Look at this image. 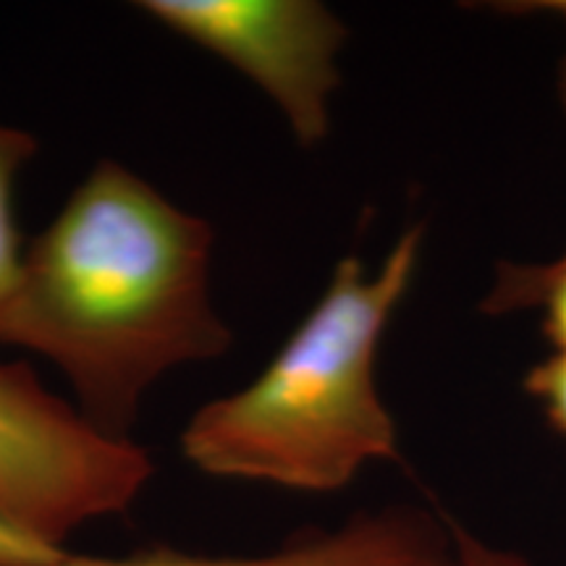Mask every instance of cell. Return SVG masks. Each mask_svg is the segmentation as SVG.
Returning a JSON list of instances; mask_svg holds the SVG:
<instances>
[{"label":"cell","mask_w":566,"mask_h":566,"mask_svg":"<svg viewBox=\"0 0 566 566\" xmlns=\"http://www.w3.org/2000/svg\"><path fill=\"white\" fill-rule=\"evenodd\" d=\"M212 244L205 218L101 160L24 250L6 344L59 367L92 428L129 438L163 375L231 349L210 296Z\"/></svg>","instance_id":"obj_1"},{"label":"cell","mask_w":566,"mask_h":566,"mask_svg":"<svg viewBox=\"0 0 566 566\" xmlns=\"http://www.w3.org/2000/svg\"><path fill=\"white\" fill-rule=\"evenodd\" d=\"M420 252L422 229L412 226L375 273L344 258L265 370L192 415L184 459L210 478L302 493L342 491L367 464L396 462L399 428L375 363Z\"/></svg>","instance_id":"obj_2"},{"label":"cell","mask_w":566,"mask_h":566,"mask_svg":"<svg viewBox=\"0 0 566 566\" xmlns=\"http://www.w3.org/2000/svg\"><path fill=\"white\" fill-rule=\"evenodd\" d=\"M155 464L132 438L105 436L27 365L0 363V512L40 543L129 512Z\"/></svg>","instance_id":"obj_3"},{"label":"cell","mask_w":566,"mask_h":566,"mask_svg":"<svg viewBox=\"0 0 566 566\" xmlns=\"http://www.w3.org/2000/svg\"><path fill=\"white\" fill-rule=\"evenodd\" d=\"M137 9L244 74L302 147L331 132L349 27L317 0H139Z\"/></svg>","instance_id":"obj_4"},{"label":"cell","mask_w":566,"mask_h":566,"mask_svg":"<svg viewBox=\"0 0 566 566\" xmlns=\"http://www.w3.org/2000/svg\"><path fill=\"white\" fill-rule=\"evenodd\" d=\"M24 566H459L446 520L412 506L357 514L328 533H313L263 556H200L174 548L129 556H74L61 551Z\"/></svg>","instance_id":"obj_5"},{"label":"cell","mask_w":566,"mask_h":566,"mask_svg":"<svg viewBox=\"0 0 566 566\" xmlns=\"http://www.w3.org/2000/svg\"><path fill=\"white\" fill-rule=\"evenodd\" d=\"M483 313L506 315L537 310L554 349H566V252L551 263H501Z\"/></svg>","instance_id":"obj_6"},{"label":"cell","mask_w":566,"mask_h":566,"mask_svg":"<svg viewBox=\"0 0 566 566\" xmlns=\"http://www.w3.org/2000/svg\"><path fill=\"white\" fill-rule=\"evenodd\" d=\"M38 153V139L17 126L0 124V344H6V328L13 300L19 292L24 247L13 218V187L21 168Z\"/></svg>","instance_id":"obj_7"},{"label":"cell","mask_w":566,"mask_h":566,"mask_svg":"<svg viewBox=\"0 0 566 566\" xmlns=\"http://www.w3.org/2000/svg\"><path fill=\"white\" fill-rule=\"evenodd\" d=\"M527 394L541 405L546 420L566 436V349H554L525 378Z\"/></svg>","instance_id":"obj_8"},{"label":"cell","mask_w":566,"mask_h":566,"mask_svg":"<svg viewBox=\"0 0 566 566\" xmlns=\"http://www.w3.org/2000/svg\"><path fill=\"white\" fill-rule=\"evenodd\" d=\"M451 527V541H454V551L459 558V566H535L533 562H527L525 556L512 554V551L495 548L491 543L480 541L464 530L457 522H449Z\"/></svg>","instance_id":"obj_9"},{"label":"cell","mask_w":566,"mask_h":566,"mask_svg":"<svg viewBox=\"0 0 566 566\" xmlns=\"http://www.w3.org/2000/svg\"><path fill=\"white\" fill-rule=\"evenodd\" d=\"M61 551H55L45 543H40L38 537L13 525V522L0 512V566H24V564H38L48 562V558L59 556Z\"/></svg>","instance_id":"obj_10"},{"label":"cell","mask_w":566,"mask_h":566,"mask_svg":"<svg viewBox=\"0 0 566 566\" xmlns=\"http://www.w3.org/2000/svg\"><path fill=\"white\" fill-rule=\"evenodd\" d=\"M543 11L546 13H558V17L566 19V3H543ZM558 95H562L564 113H566V55L562 61V71H558Z\"/></svg>","instance_id":"obj_11"}]
</instances>
